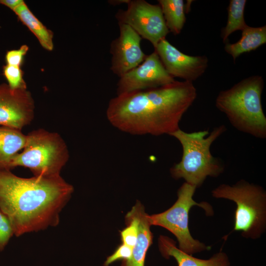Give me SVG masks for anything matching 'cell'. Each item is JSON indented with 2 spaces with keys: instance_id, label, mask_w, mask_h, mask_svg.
Returning <instances> with one entry per match:
<instances>
[{
  "instance_id": "cell-1",
  "label": "cell",
  "mask_w": 266,
  "mask_h": 266,
  "mask_svg": "<svg viewBox=\"0 0 266 266\" xmlns=\"http://www.w3.org/2000/svg\"><path fill=\"white\" fill-rule=\"evenodd\" d=\"M197 96L192 82L175 80L160 87L117 95L106 117L114 128L132 135H170Z\"/></svg>"
},
{
  "instance_id": "cell-2",
  "label": "cell",
  "mask_w": 266,
  "mask_h": 266,
  "mask_svg": "<svg viewBox=\"0 0 266 266\" xmlns=\"http://www.w3.org/2000/svg\"><path fill=\"white\" fill-rule=\"evenodd\" d=\"M73 192L61 175L23 178L0 168V209L17 237L57 226Z\"/></svg>"
},
{
  "instance_id": "cell-3",
  "label": "cell",
  "mask_w": 266,
  "mask_h": 266,
  "mask_svg": "<svg viewBox=\"0 0 266 266\" xmlns=\"http://www.w3.org/2000/svg\"><path fill=\"white\" fill-rule=\"evenodd\" d=\"M264 87L262 76H250L221 91L215 100L216 107L235 129L261 139L266 137V117L261 101Z\"/></svg>"
},
{
  "instance_id": "cell-4",
  "label": "cell",
  "mask_w": 266,
  "mask_h": 266,
  "mask_svg": "<svg viewBox=\"0 0 266 266\" xmlns=\"http://www.w3.org/2000/svg\"><path fill=\"white\" fill-rule=\"evenodd\" d=\"M227 130L224 125L214 128L209 134L208 130L187 133L180 129L169 135L175 138L182 148L180 161L170 169L175 179H184L185 182L200 187L207 177H217L225 169L224 165L211 153L213 142Z\"/></svg>"
},
{
  "instance_id": "cell-5",
  "label": "cell",
  "mask_w": 266,
  "mask_h": 266,
  "mask_svg": "<svg viewBox=\"0 0 266 266\" xmlns=\"http://www.w3.org/2000/svg\"><path fill=\"white\" fill-rule=\"evenodd\" d=\"M69 158L67 145L58 133L39 129L26 134L23 151L9 161L5 168L22 166L34 176L57 177L61 175Z\"/></svg>"
},
{
  "instance_id": "cell-6",
  "label": "cell",
  "mask_w": 266,
  "mask_h": 266,
  "mask_svg": "<svg viewBox=\"0 0 266 266\" xmlns=\"http://www.w3.org/2000/svg\"><path fill=\"white\" fill-rule=\"evenodd\" d=\"M213 197L234 201L233 231H240L242 236L256 239L260 238L266 227V192L256 184L240 180L231 186L222 184L211 192Z\"/></svg>"
},
{
  "instance_id": "cell-7",
  "label": "cell",
  "mask_w": 266,
  "mask_h": 266,
  "mask_svg": "<svg viewBox=\"0 0 266 266\" xmlns=\"http://www.w3.org/2000/svg\"><path fill=\"white\" fill-rule=\"evenodd\" d=\"M196 187L184 182L178 189L175 202L164 212L148 215L151 226L163 227L171 232L177 238L178 248L184 252L193 255L211 249L191 234L189 227V212L194 206L204 209L208 216L212 215L213 210L207 202L198 203L193 199Z\"/></svg>"
},
{
  "instance_id": "cell-8",
  "label": "cell",
  "mask_w": 266,
  "mask_h": 266,
  "mask_svg": "<svg viewBox=\"0 0 266 266\" xmlns=\"http://www.w3.org/2000/svg\"><path fill=\"white\" fill-rule=\"evenodd\" d=\"M127 4L126 10H119L116 14L119 24L129 25L155 48L169 32L160 6L144 0H130Z\"/></svg>"
},
{
  "instance_id": "cell-9",
  "label": "cell",
  "mask_w": 266,
  "mask_h": 266,
  "mask_svg": "<svg viewBox=\"0 0 266 266\" xmlns=\"http://www.w3.org/2000/svg\"><path fill=\"white\" fill-rule=\"evenodd\" d=\"M174 81L154 51L139 65L120 77L117 95L156 88Z\"/></svg>"
},
{
  "instance_id": "cell-10",
  "label": "cell",
  "mask_w": 266,
  "mask_h": 266,
  "mask_svg": "<svg viewBox=\"0 0 266 266\" xmlns=\"http://www.w3.org/2000/svg\"><path fill=\"white\" fill-rule=\"evenodd\" d=\"M34 114V101L30 92L0 84V126L22 130L32 122Z\"/></svg>"
},
{
  "instance_id": "cell-11",
  "label": "cell",
  "mask_w": 266,
  "mask_h": 266,
  "mask_svg": "<svg viewBox=\"0 0 266 266\" xmlns=\"http://www.w3.org/2000/svg\"><path fill=\"white\" fill-rule=\"evenodd\" d=\"M154 48L167 72L173 78L193 82L204 73L208 66V60L205 56L186 55L166 38Z\"/></svg>"
},
{
  "instance_id": "cell-12",
  "label": "cell",
  "mask_w": 266,
  "mask_h": 266,
  "mask_svg": "<svg viewBox=\"0 0 266 266\" xmlns=\"http://www.w3.org/2000/svg\"><path fill=\"white\" fill-rule=\"evenodd\" d=\"M119 25L120 35L111 44L110 69L120 77L142 63L146 56L140 46V36L129 25Z\"/></svg>"
},
{
  "instance_id": "cell-13",
  "label": "cell",
  "mask_w": 266,
  "mask_h": 266,
  "mask_svg": "<svg viewBox=\"0 0 266 266\" xmlns=\"http://www.w3.org/2000/svg\"><path fill=\"white\" fill-rule=\"evenodd\" d=\"M158 246L162 255L167 259L174 258L178 266H229L230 264L225 252L220 251L207 260L197 258L180 250L172 239L165 235L159 236Z\"/></svg>"
},
{
  "instance_id": "cell-14",
  "label": "cell",
  "mask_w": 266,
  "mask_h": 266,
  "mask_svg": "<svg viewBox=\"0 0 266 266\" xmlns=\"http://www.w3.org/2000/svg\"><path fill=\"white\" fill-rule=\"evenodd\" d=\"M138 220V235L136 243L133 248L131 258L122 261L121 266H144L147 252L152 243L153 234L151 225L143 205L137 201L132 208Z\"/></svg>"
},
{
  "instance_id": "cell-15",
  "label": "cell",
  "mask_w": 266,
  "mask_h": 266,
  "mask_svg": "<svg viewBox=\"0 0 266 266\" xmlns=\"http://www.w3.org/2000/svg\"><path fill=\"white\" fill-rule=\"evenodd\" d=\"M266 43V26L251 27L247 26L242 31L240 39L235 43H226L225 51L233 61L243 53L255 50Z\"/></svg>"
},
{
  "instance_id": "cell-16",
  "label": "cell",
  "mask_w": 266,
  "mask_h": 266,
  "mask_svg": "<svg viewBox=\"0 0 266 266\" xmlns=\"http://www.w3.org/2000/svg\"><path fill=\"white\" fill-rule=\"evenodd\" d=\"M26 135L22 130L0 126V168H5L9 161L23 149Z\"/></svg>"
},
{
  "instance_id": "cell-17",
  "label": "cell",
  "mask_w": 266,
  "mask_h": 266,
  "mask_svg": "<svg viewBox=\"0 0 266 266\" xmlns=\"http://www.w3.org/2000/svg\"><path fill=\"white\" fill-rule=\"evenodd\" d=\"M13 11L20 21L33 33L40 45L46 50L52 51L54 48L53 32L48 29L32 12L24 2Z\"/></svg>"
},
{
  "instance_id": "cell-18",
  "label": "cell",
  "mask_w": 266,
  "mask_h": 266,
  "mask_svg": "<svg viewBox=\"0 0 266 266\" xmlns=\"http://www.w3.org/2000/svg\"><path fill=\"white\" fill-rule=\"evenodd\" d=\"M165 22L169 32L179 34L186 22L185 6L183 0H159Z\"/></svg>"
},
{
  "instance_id": "cell-19",
  "label": "cell",
  "mask_w": 266,
  "mask_h": 266,
  "mask_svg": "<svg viewBox=\"0 0 266 266\" xmlns=\"http://www.w3.org/2000/svg\"><path fill=\"white\" fill-rule=\"evenodd\" d=\"M246 0H231L228 8L226 26L222 30L221 37L224 42L235 31H242L247 25L244 19Z\"/></svg>"
},
{
  "instance_id": "cell-20",
  "label": "cell",
  "mask_w": 266,
  "mask_h": 266,
  "mask_svg": "<svg viewBox=\"0 0 266 266\" xmlns=\"http://www.w3.org/2000/svg\"><path fill=\"white\" fill-rule=\"evenodd\" d=\"M127 227L120 232L122 243L131 248L134 246L138 235V220L132 209L125 217Z\"/></svg>"
},
{
  "instance_id": "cell-21",
  "label": "cell",
  "mask_w": 266,
  "mask_h": 266,
  "mask_svg": "<svg viewBox=\"0 0 266 266\" xmlns=\"http://www.w3.org/2000/svg\"><path fill=\"white\" fill-rule=\"evenodd\" d=\"M3 74L11 89H27L26 83L23 79V72L20 66L6 64L3 67Z\"/></svg>"
},
{
  "instance_id": "cell-22",
  "label": "cell",
  "mask_w": 266,
  "mask_h": 266,
  "mask_svg": "<svg viewBox=\"0 0 266 266\" xmlns=\"http://www.w3.org/2000/svg\"><path fill=\"white\" fill-rule=\"evenodd\" d=\"M10 223L0 209V251H2L13 235Z\"/></svg>"
},
{
  "instance_id": "cell-23",
  "label": "cell",
  "mask_w": 266,
  "mask_h": 266,
  "mask_svg": "<svg viewBox=\"0 0 266 266\" xmlns=\"http://www.w3.org/2000/svg\"><path fill=\"white\" fill-rule=\"evenodd\" d=\"M132 248L122 243L113 254L106 258L103 264L104 266H109L117 261L129 260L132 256Z\"/></svg>"
},
{
  "instance_id": "cell-24",
  "label": "cell",
  "mask_w": 266,
  "mask_h": 266,
  "mask_svg": "<svg viewBox=\"0 0 266 266\" xmlns=\"http://www.w3.org/2000/svg\"><path fill=\"white\" fill-rule=\"evenodd\" d=\"M28 50V46L27 45H23L18 49L7 51L5 55L7 65L20 66L23 62L24 57Z\"/></svg>"
},
{
  "instance_id": "cell-25",
  "label": "cell",
  "mask_w": 266,
  "mask_h": 266,
  "mask_svg": "<svg viewBox=\"0 0 266 266\" xmlns=\"http://www.w3.org/2000/svg\"><path fill=\"white\" fill-rule=\"evenodd\" d=\"M24 2L23 0H0V4L5 5L13 11Z\"/></svg>"
},
{
  "instance_id": "cell-26",
  "label": "cell",
  "mask_w": 266,
  "mask_h": 266,
  "mask_svg": "<svg viewBox=\"0 0 266 266\" xmlns=\"http://www.w3.org/2000/svg\"><path fill=\"white\" fill-rule=\"evenodd\" d=\"M130 0H108V2L111 5H117L124 3L128 4Z\"/></svg>"
}]
</instances>
